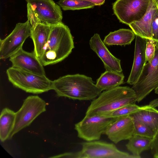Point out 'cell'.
Segmentation results:
<instances>
[{"label":"cell","instance_id":"22","mask_svg":"<svg viewBox=\"0 0 158 158\" xmlns=\"http://www.w3.org/2000/svg\"><path fill=\"white\" fill-rule=\"evenodd\" d=\"M152 141V138L134 135L128 140L126 146L133 155L139 158L142 152L151 149Z\"/></svg>","mask_w":158,"mask_h":158},{"label":"cell","instance_id":"2","mask_svg":"<svg viewBox=\"0 0 158 158\" xmlns=\"http://www.w3.org/2000/svg\"><path fill=\"white\" fill-rule=\"evenodd\" d=\"M74 48L73 37L67 25L61 22L51 26L48 40L39 60L43 66L57 63L67 58Z\"/></svg>","mask_w":158,"mask_h":158},{"label":"cell","instance_id":"4","mask_svg":"<svg viewBox=\"0 0 158 158\" xmlns=\"http://www.w3.org/2000/svg\"><path fill=\"white\" fill-rule=\"evenodd\" d=\"M27 17L31 27L42 23L52 26L62 22L60 6L53 0H26Z\"/></svg>","mask_w":158,"mask_h":158},{"label":"cell","instance_id":"25","mask_svg":"<svg viewBox=\"0 0 158 158\" xmlns=\"http://www.w3.org/2000/svg\"><path fill=\"white\" fill-rule=\"evenodd\" d=\"M133 120L134 126V135L152 139L154 136V132L147 126L136 120Z\"/></svg>","mask_w":158,"mask_h":158},{"label":"cell","instance_id":"26","mask_svg":"<svg viewBox=\"0 0 158 158\" xmlns=\"http://www.w3.org/2000/svg\"><path fill=\"white\" fill-rule=\"evenodd\" d=\"M156 43L152 40H147L145 50L146 62H149L153 57L155 51Z\"/></svg>","mask_w":158,"mask_h":158},{"label":"cell","instance_id":"14","mask_svg":"<svg viewBox=\"0 0 158 158\" xmlns=\"http://www.w3.org/2000/svg\"><path fill=\"white\" fill-rule=\"evenodd\" d=\"M89 44L91 49L102 62L106 70L122 73L120 60L110 53L99 34H94L89 40Z\"/></svg>","mask_w":158,"mask_h":158},{"label":"cell","instance_id":"12","mask_svg":"<svg viewBox=\"0 0 158 158\" xmlns=\"http://www.w3.org/2000/svg\"><path fill=\"white\" fill-rule=\"evenodd\" d=\"M134 134L133 120L130 115L116 118L107 127L104 134L115 144L129 140Z\"/></svg>","mask_w":158,"mask_h":158},{"label":"cell","instance_id":"11","mask_svg":"<svg viewBox=\"0 0 158 158\" xmlns=\"http://www.w3.org/2000/svg\"><path fill=\"white\" fill-rule=\"evenodd\" d=\"M31 26L27 20L17 23L12 32L0 40V59H6L23 48L26 39L30 36Z\"/></svg>","mask_w":158,"mask_h":158},{"label":"cell","instance_id":"30","mask_svg":"<svg viewBox=\"0 0 158 158\" xmlns=\"http://www.w3.org/2000/svg\"><path fill=\"white\" fill-rule=\"evenodd\" d=\"M149 104L154 107L158 106V99H155L152 101Z\"/></svg>","mask_w":158,"mask_h":158},{"label":"cell","instance_id":"18","mask_svg":"<svg viewBox=\"0 0 158 158\" xmlns=\"http://www.w3.org/2000/svg\"><path fill=\"white\" fill-rule=\"evenodd\" d=\"M132 119L149 127L154 133L158 130V110L150 105L142 106L138 111L130 115Z\"/></svg>","mask_w":158,"mask_h":158},{"label":"cell","instance_id":"1","mask_svg":"<svg viewBox=\"0 0 158 158\" xmlns=\"http://www.w3.org/2000/svg\"><path fill=\"white\" fill-rule=\"evenodd\" d=\"M52 88L59 97L80 101L93 100L102 91L91 77L80 74L67 75L55 80Z\"/></svg>","mask_w":158,"mask_h":158},{"label":"cell","instance_id":"10","mask_svg":"<svg viewBox=\"0 0 158 158\" xmlns=\"http://www.w3.org/2000/svg\"><path fill=\"white\" fill-rule=\"evenodd\" d=\"M150 0H117L113 5L119 20L129 25L140 19L146 13Z\"/></svg>","mask_w":158,"mask_h":158},{"label":"cell","instance_id":"15","mask_svg":"<svg viewBox=\"0 0 158 158\" xmlns=\"http://www.w3.org/2000/svg\"><path fill=\"white\" fill-rule=\"evenodd\" d=\"M147 40L135 35L133 62L127 81L129 84L133 85L136 82L146 63L145 50Z\"/></svg>","mask_w":158,"mask_h":158},{"label":"cell","instance_id":"21","mask_svg":"<svg viewBox=\"0 0 158 158\" xmlns=\"http://www.w3.org/2000/svg\"><path fill=\"white\" fill-rule=\"evenodd\" d=\"M15 118V113L12 110L5 108L3 109L0 118V139L4 142L10 138L13 129Z\"/></svg>","mask_w":158,"mask_h":158},{"label":"cell","instance_id":"28","mask_svg":"<svg viewBox=\"0 0 158 158\" xmlns=\"http://www.w3.org/2000/svg\"><path fill=\"white\" fill-rule=\"evenodd\" d=\"M151 149L154 157L158 158V130L152 139Z\"/></svg>","mask_w":158,"mask_h":158},{"label":"cell","instance_id":"3","mask_svg":"<svg viewBox=\"0 0 158 158\" xmlns=\"http://www.w3.org/2000/svg\"><path fill=\"white\" fill-rule=\"evenodd\" d=\"M136 102V96L132 88L118 86L102 92L91 102L85 115H104L125 105L135 104Z\"/></svg>","mask_w":158,"mask_h":158},{"label":"cell","instance_id":"5","mask_svg":"<svg viewBox=\"0 0 158 158\" xmlns=\"http://www.w3.org/2000/svg\"><path fill=\"white\" fill-rule=\"evenodd\" d=\"M8 78L14 86L26 92L40 94L52 89V81L46 75H40L11 67L6 71Z\"/></svg>","mask_w":158,"mask_h":158},{"label":"cell","instance_id":"23","mask_svg":"<svg viewBox=\"0 0 158 158\" xmlns=\"http://www.w3.org/2000/svg\"><path fill=\"white\" fill-rule=\"evenodd\" d=\"M58 5L64 10H75L92 8L95 4L83 0H60Z\"/></svg>","mask_w":158,"mask_h":158},{"label":"cell","instance_id":"8","mask_svg":"<svg viewBox=\"0 0 158 158\" xmlns=\"http://www.w3.org/2000/svg\"><path fill=\"white\" fill-rule=\"evenodd\" d=\"M46 103L37 95L30 96L24 100L21 108L15 113V118L10 138L28 126L41 113L46 110Z\"/></svg>","mask_w":158,"mask_h":158},{"label":"cell","instance_id":"33","mask_svg":"<svg viewBox=\"0 0 158 158\" xmlns=\"http://www.w3.org/2000/svg\"><path fill=\"white\" fill-rule=\"evenodd\" d=\"M157 8L158 9V5H157Z\"/></svg>","mask_w":158,"mask_h":158},{"label":"cell","instance_id":"24","mask_svg":"<svg viewBox=\"0 0 158 158\" xmlns=\"http://www.w3.org/2000/svg\"><path fill=\"white\" fill-rule=\"evenodd\" d=\"M142 106L135 104H131L123 106L120 108L103 115L108 118H117L120 117L130 115L140 110Z\"/></svg>","mask_w":158,"mask_h":158},{"label":"cell","instance_id":"7","mask_svg":"<svg viewBox=\"0 0 158 158\" xmlns=\"http://www.w3.org/2000/svg\"><path fill=\"white\" fill-rule=\"evenodd\" d=\"M132 85L138 102L158 86V43H156L153 57L146 63L139 78Z\"/></svg>","mask_w":158,"mask_h":158},{"label":"cell","instance_id":"16","mask_svg":"<svg viewBox=\"0 0 158 158\" xmlns=\"http://www.w3.org/2000/svg\"><path fill=\"white\" fill-rule=\"evenodd\" d=\"M157 5L153 0H150L147 10L139 20L129 25L135 35L152 40V25Z\"/></svg>","mask_w":158,"mask_h":158},{"label":"cell","instance_id":"19","mask_svg":"<svg viewBox=\"0 0 158 158\" xmlns=\"http://www.w3.org/2000/svg\"><path fill=\"white\" fill-rule=\"evenodd\" d=\"M135 34L131 30L120 29L110 32L104 38V44L108 46H125L131 44L135 38Z\"/></svg>","mask_w":158,"mask_h":158},{"label":"cell","instance_id":"6","mask_svg":"<svg viewBox=\"0 0 158 158\" xmlns=\"http://www.w3.org/2000/svg\"><path fill=\"white\" fill-rule=\"evenodd\" d=\"M81 150L61 154L62 157L72 158H136L132 154L118 149L114 144L98 140L80 143Z\"/></svg>","mask_w":158,"mask_h":158},{"label":"cell","instance_id":"32","mask_svg":"<svg viewBox=\"0 0 158 158\" xmlns=\"http://www.w3.org/2000/svg\"><path fill=\"white\" fill-rule=\"evenodd\" d=\"M157 5H158V0H153Z\"/></svg>","mask_w":158,"mask_h":158},{"label":"cell","instance_id":"27","mask_svg":"<svg viewBox=\"0 0 158 158\" xmlns=\"http://www.w3.org/2000/svg\"><path fill=\"white\" fill-rule=\"evenodd\" d=\"M152 39L158 43V9L157 7L152 23Z\"/></svg>","mask_w":158,"mask_h":158},{"label":"cell","instance_id":"9","mask_svg":"<svg viewBox=\"0 0 158 158\" xmlns=\"http://www.w3.org/2000/svg\"><path fill=\"white\" fill-rule=\"evenodd\" d=\"M116 118L103 115L87 116L75 125L78 137L86 141L98 140Z\"/></svg>","mask_w":158,"mask_h":158},{"label":"cell","instance_id":"17","mask_svg":"<svg viewBox=\"0 0 158 158\" xmlns=\"http://www.w3.org/2000/svg\"><path fill=\"white\" fill-rule=\"evenodd\" d=\"M51 31V26L39 23L31 27L30 37L33 40V52L39 58L41 56L48 41Z\"/></svg>","mask_w":158,"mask_h":158},{"label":"cell","instance_id":"20","mask_svg":"<svg viewBox=\"0 0 158 158\" xmlns=\"http://www.w3.org/2000/svg\"><path fill=\"white\" fill-rule=\"evenodd\" d=\"M124 76L122 73L106 70L97 80L96 85L102 91L119 86L124 82Z\"/></svg>","mask_w":158,"mask_h":158},{"label":"cell","instance_id":"13","mask_svg":"<svg viewBox=\"0 0 158 158\" xmlns=\"http://www.w3.org/2000/svg\"><path fill=\"white\" fill-rule=\"evenodd\" d=\"M12 66L40 75H46L39 59L33 52H28L23 48L10 57Z\"/></svg>","mask_w":158,"mask_h":158},{"label":"cell","instance_id":"29","mask_svg":"<svg viewBox=\"0 0 158 158\" xmlns=\"http://www.w3.org/2000/svg\"><path fill=\"white\" fill-rule=\"evenodd\" d=\"M88 1L94 4L95 6H100L103 5L106 0H83Z\"/></svg>","mask_w":158,"mask_h":158},{"label":"cell","instance_id":"31","mask_svg":"<svg viewBox=\"0 0 158 158\" xmlns=\"http://www.w3.org/2000/svg\"><path fill=\"white\" fill-rule=\"evenodd\" d=\"M154 90L155 93L158 94V86Z\"/></svg>","mask_w":158,"mask_h":158}]
</instances>
